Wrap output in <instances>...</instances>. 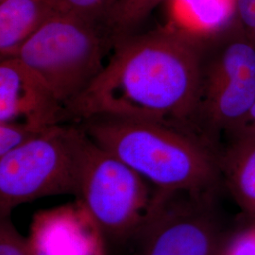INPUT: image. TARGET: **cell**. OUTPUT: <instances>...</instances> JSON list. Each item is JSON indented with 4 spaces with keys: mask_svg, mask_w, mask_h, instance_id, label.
Wrapping results in <instances>:
<instances>
[{
    "mask_svg": "<svg viewBox=\"0 0 255 255\" xmlns=\"http://www.w3.org/2000/svg\"><path fill=\"white\" fill-rule=\"evenodd\" d=\"M118 0H53L58 12L93 23L106 24Z\"/></svg>",
    "mask_w": 255,
    "mask_h": 255,
    "instance_id": "obj_14",
    "label": "cell"
},
{
    "mask_svg": "<svg viewBox=\"0 0 255 255\" xmlns=\"http://www.w3.org/2000/svg\"><path fill=\"white\" fill-rule=\"evenodd\" d=\"M70 119L64 103L36 74L11 57L0 63V122L48 128Z\"/></svg>",
    "mask_w": 255,
    "mask_h": 255,
    "instance_id": "obj_8",
    "label": "cell"
},
{
    "mask_svg": "<svg viewBox=\"0 0 255 255\" xmlns=\"http://www.w3.org/2000/svg\"><path fill=\"white\" fill-rule=\"evenodd\" d=\"M255 103V45L236 23L205 40L201 100L194 131L219 151Z\"/></svg>",
    "mask_w": 255,
    "mask_h": 255,
    "instance_id": "obj_4",
    "label": "cell"
},
{
    "mask_svg": "<svg viewBox=\"0 0 255 255\" xmlns=\"http://www.w3.org/2000/svg\"><path fill=\"white\" fill-rule=\"evenodd\" d=\"M48 128H42L21 121L0 122V157L24 146Z\"/></svg>",
    "mask_w": 255,
    "mask_h": 255,
    "instance_id": "obj_15",
    "label": "cell"
},
{
    "mask_svg": "<svg viewBox=\"0 0 255 255\" xmlns=\"http://www.w3.org/2000/svg\"><path fill=\"white\" fill-rule=\"evenodd\" d=\"M115 45L106 24L57 12L13 57L43 80L66 108L101 73L103 59Z\"/></svg>",
    "mask_w": 255,
    "mask_h": 255,
    "instance_id": "obj_5",
    "label": "cell"
},
{
    "mask_svg": "<svg viewBox=\"0 0 255 255\" xmlns=\"http://www.w3.org/2000/svg\"><path fill=\"white\" fill-rule=\"evenodd\" d=\"M156 191L140 174L85 134L76 199L98 230L106 255L117 251L141 225Z\"/></svg>",
    "mask_w": 255,
    "mask_h": 255,
    "instance_id": "obj_6",
    "label": "cell"
},
{
    "mask_svg": "<svg viewBox=\"0 0 255 255\" xmlns=\"http://www.w3.org/2000/svg\"><path fill=\"white\" fill-rule=\"evenodd\" d=\"M0 255H36L29 241L19 234L10 217L0 219Z\"/></svg>",
    "mask_w": 255,
    "mask_h": 255,
    "instance_id": "obj_16",
    "label": "cell"
},
{
    "mask_svg": "<svg viewBox=\"0 0 255 255\" xmlns=\"http://www.w3.org/2000/svg\"><path fill=\"white\" fill-rule=\"evenodd\" d=\"M237 0H176V25L212 37L237 23Z\"/></svg>",
    "mask_w": 255,
    "mask_h": 255,
    "instance_id": "obj_12",
    "label": "cell"
},
{
    "mask_svg": "<svg viewBox=\"0 0 255 255\" xmlns=\"http://www.w3.org/2000/svg\"><path fill=\"white\" fill-rule=\"evenodd\" d=\"M79 202L74 206L41 213L28 240L36 255H106L97 228Z\"/></svg>",
    "mask_w": 255,
    "mask_h": 255,
    "instance_id": "obj_9",
    "label": "cell"
},
{
    "mask_svg": "<svg viewBox=\"0 0 255 255\" xmlns=\"http://www.w3.org/2000/svg\"><path fill=\"white\" fill-rule=\"evenodd\" d=\"M206 38L174 24L119 39L109 63L66 106L70 119H155L196 133Z\"/></svg>",
    "mask_w": 255,
    "mask_h": 255,
    "instance_id": "obj_1",
    "label": "cell"
},
{
    "mask_svg": "<svg viewBox=\"0 0 255 255\" xmlns=\"http://www.w3.org/2000/svg\"><path fill=\"white\" fill-rule=\"evenodd\" d=\"M219 157L223 189L250 221H255V143L227 142Z\"/></svg>",
    "mask_w": 255,
    "mask_h": 255,
    "instance_id": "obj_11",
    "label": "cell"
},
{
    "mask_svg": "<svg viewBox=\"0 0 255 255\" xmlns=\"http://www.w3.org/2000/svg\"><path fill=\"white\" fill-rule=\"evenodd\" d=\"M84 138L79 125L60 124L0 157V219L40 198L77 197Z\"/></svg>",
    "mask_w": 255,
    "mask_h": 255,
    "instance_id": "obj_7",
    "label": "cell"
},
{
    "mask_svg": "<svg viewBox=\"0 0 255 255\" xmlns=\"http://www.w3.org/2000/svg\"><path fill=\"white\" fill-rule=\"evenodd\" d=\"M232 141H244L255 143V103L254 107L250 111L242 126L238 128L236 133H234L227 139V142Z\"/></svg>",
    "mask_w": 255,
    "mask_h": 255,
    "instance_id": "obj_19",
    "label": "cell"
},
{
    "mask_svg": "<svg viewBox=\"0 0 255 255\" xmlns=\"http://www.w3.org/2000/svg\"><path fill=\"white\" fill-rule=\"evenodd\" d=\"M58 12L53 0H0V56L13 57Z\"/></svg>",
    "mask_w": 255,
    "mask_h": 255,
    "instance_id": "obj_10",
    "label": "cell"
},
{
    "mask_svg": "<svg viewBox=\"0 0 255 255\" xmlns=\"http://www.w3.org/2000/svg\"><path fill=\"white\" fill-rule=\"evenodd\" d=\"M165 0H118L106 25L118 40L133 34L138 26Z\"/></svg>",
    "mask_w": 255,
    "mask_h": 255,
    "instance_id": "obj_13",
    "label": "cell"
},
{
    "mask_svg": "<svg viewBox=\"0 0 255 255\" xmlns=\"http://www.w3.org/2000/svg\"><path fill=\"white\" fill-rule=\"evenodd\" d=\"M223 191L157 189L144 221L110 255H222L234 232L220 203Z\"/></svg>",
    "mask_w": 255,
    "mask_h": 255,
    "instance_id": "obj_3",
    "label": "cell"
},
{
    "mask_svg": "<svg viewBox=\"0 0 255 255\" xmlns=\"http://www.w3.org/2000/svg\"><path fill=\"white\" fill-rule=\"evenodd\" d=\"M222 255H255V221L232 234Z\"/></svg>",
    "mask_w": 255,
    "mask_h": 255,
    "instance_id": "obj_17",
    "label": "cell"
},
{
    "mask_svg": "<svg viewBox=\"0 0 255 255\" xmlns=\"http://www.w3.org/2000/svg\"><path fill=\"white\" fill-rule=\"evenodd\" d=\"M85 134L164 191H224L219 152L191 130L155 119L101 115L79 121Z\"/></svg>",
    "mask_w": 255,
    "mask_h": 255,
    "instance_id": "obj_2",
    "label": "cell"
},
{
    "mask_svg": "<svg viewBox=\"0 0 255 255\" xmlns=\"http://www.w3.org/2000/svg\"><path fill=\"white\" fill-rule=\"evenodd\" d=\"M237 23L255 45V0H237Z\"/></svg>",
    "mask_w": 255,
    "mask_h": 255,
    "instance_id": "obj_18",
    "label": "cell"
}]
</instances>
